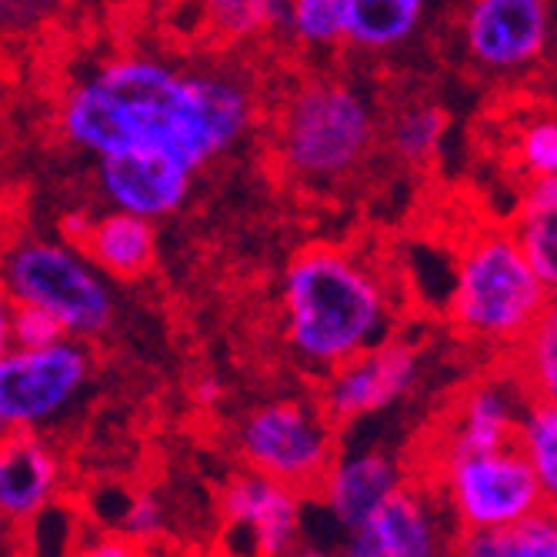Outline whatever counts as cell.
Instances as JSON below:
<instances>
[{
	"mask_svg": "<svg viewBox=\"0 0 557 557\" xmlns=\"http://www.w3.org/2000/svg\"><path fill=\"white\" fill-rule=\"evenodd\" d=\"M518 350V384L528 397H557V311H544L541 321L521 337Z\"/></svg>",
	"mask_w": 557,
	"mask_h": 557,
	"instance_id": "23",
	"label": "cell"
},
{
	"mask_svg": "<svg viewBox=\"0 0 557 557\" xmlns=\"http://www.w3.org/2000/svg\"><path fill=\"white\" fill-rule=\"evenodd\" d=\"M0 290L11 304L40 308L67 337L97 341L114 327L117 297L84 250L64 237L17 234L0 247Z\"/></svg>",
	"mask_w": 557,
	"mask_h": 557,
	"instance_id": "5",
	"label": "cell"
},
{
	"mask_svg": "<svg viewBox=\"0 0 557 557\" xmlns=\"http://www.w3.org/2000/svg\"><path fill=\"white\" fill-rule=\"evenodd\" d=\"M4 537H8V521L0 518V547H4Z\"/></svg>",
	"mask_w": 557,
	"mask_h": 557,
	"instance_id": "36",
	"label": "cell"
},
{
	"mask_svg": "<svg viewBox=\"0 0 557 557\" xmlns=\"http://www.w3.org/2000/svg\"><path fill=\"white\" fill-rule=\"evenodd\" d=\"M287 557H334V554H327V550L318 547V544H297Z\"/></svg>",
	"mask_w": 557,
	"mask_h": 557,
	"instance_id": "34",
	"label": "cell"
},
{
	"mask_svg": "<svg viewBox=\"0 0 557 557\" xmlns=\"http://www.w3.org/2000/svg\"><path fill=\"white\" fill-rule=\"evenodd\" d=\"M524 261L537 274V281L554 290L557 287V177L531 181L521 200L518 224L511 227Z\"/></svg>",
	"mask_w": 557,
	"mask_h": 557,
	"instance_id": "19",
	"label": "cell"
},
{
	"mask_svg": "<svg viewBox=\"0 0 557 557\" xmlns=\"http://www.w3.org/2000/svg\"><path fill=\"white\" fill-rule=\"evenodd\" d=\"M284 34L308 50L337 47L341 44V4L337 0H290Z\"/></svg>",
	"mask_w": 557,
	"mask_h": 557,
	"instance_id": "25",
	"label": "cell"
},
{
	"mask_svg": "<svg viewBox=\"0 0 557 557\" xmlns=\"http://www.w3.org/2000/svg\"><path fill=\"white\" fill-rule=\"evenodd\" d=\"M77 247L104 277L134 281L140 274H147L158 258V231H154V224L137 214L104 211V214L90 218Z\"/></svg>",
	"mask_w": 557,
	"mask_h": 557,
	"instance_id": "17",
	"label": "cell"
},
{
	"mask_svg": "<svg viewBox=\"0 0 557 557\" xmlns=\"http://www.w3.org/2000/svg\"><path fill=\"white\" fill-rule=\"evenodd\" d=\"M11 308L14 304L8 300L4 290H0V361H4L11 350Z\"/></svg>",
	"mask_w": 557,
	"mask_h": 557,
	"instance_id": "32",
	"label": "cell"
},
{
	"mask_svg": "<svg viewBox=\"0 0 557 557\" xmlns=\"http://www.w3.org/2000/svg\"><path fill=\"white\" fill-rule=\"evenodd\" d=\"M341 44L361 54H391L414 40L431 0H337Z\"/></svg>",
	"mask_w": 557,
	"mask_h": 557,
	"instance_id": "18",
	"label": "cell"
},
{
	"mask_svg": "<svg viewBox=\"0 0 557 557\" xmlns=\"http://www.w3.org/2000/svg\"><path fill=\"white\" fill-rule=\"evenodd\" d=\"M300 508L297 491L258 471L234 474L221 491V515L244 541V557H287L300 544Z\"/></svg>",
	"mask_w": 557,
	"mask_h": 557,
	"instance_id": "11",
	"label": "cell"
},
{
	"mask_svg": "<svg viewBox=\"0 0 557 557\" xmlns=\"http://www.w3.org/2000/svg\"><path fill=\"white\" fill-rule=\"evenodd\" d=\"M434 491L404 484L368 521L381 557H450L454 537Z\"/></svg>",
	"mask_w": 557,
	"mask_h": 557,
	"instance_id": "15",
	"label": "cell"
},
{
	"mask_svg": "<svg viewBox=\"0 0 557 557\" xmlns=\"http://www.w3.org/2000/svg\"><path fill=\"white\" fill-rule=\"evenodd\" d=\"M161 531H164V504L150 491L127 497L121 511V534L144 544V541H154Z\"/></svg>",
	"mask_w": 557,
	"mask_h": 557,
	"instance_id": "27",
	"label": "cell"
},
{
	"mask_svg": "<svg viewBox=\"0 0 557 557\" xmlns=\"http://www.w3.org/2000/svg\"><path fill=\"white\" fill-rule=\"evenodd\" d=\"M54 4L58 0H0V30L30 27L54 11Z\"/></svg>",
	"mask_w": 557,
	"mask_h": 557,
	"instance_id": "29",
	"label": "cell"
},
{
	"mask_svg": "<svg viewBox=\"0 0 557 557\" xmlns=\"http://www.w3.org/2000/svg\"><path fill=\"white\" fill-rule=\"evenodd\" d=\"M237 454L247 471H258L300 497L318 494L337 454V428L321 404L308 397H277L240 421Z\"/></svg>",
	"mask_w": 557,
	"mask_h": 557,
	"instance_id": "7",
	"label": "cell"
},
{
	"mask_svg": "<svg viewBox=\"0 0 557 557\" xmlns=\"http://www.w3.org/2000/svg\"><path fill=\"white\" fill-rule=\"evenodd\" d=\"M381 140V117L371 94L344 77L300 84L281 111V164L311 187L344 184L358 174Z\"/></svg>",
	"mask_w": 557,
	"mask_h": 557,
	"instance_id": "3",
	"label": "cell"
},
{
	"mask_svg": "<svg viewBox=\"0 0 557 557\" xmlns=\"http://www.w3.org/2000/svg\"><path fill=\"white\" fill-rule=\"evenodd\" d=\"M64 484L61 454L40 434H8L0 450V518L27 524L58 500Z\"/></svg>",
	"mask_w": 557,
	"mask_h": 557,
	"instance_id": "14",
	"label": "cell"
},
{
	"mask_svg": "<svg viewBox=\"0 0 557 557\" xmlns=\"http://www.w3.org/2000/svg\"><path fill=\"white\" fill-rule=\"evenodd\" d=\"M4 437H8V434H0V450H4Z\"/></svg>",
	"mask_w": 557,
	"mask_h": 557,
	"instance_id": "37",
	"label": "cell"
},
{
	"mask_svg": "<svg viewBox=\"0 0 557 557\" xmlns=\"http://www.w3.org/2000/svg\"><path fill=\"white\" fill-rule=\"evenodd\" d=\"M334 557H381V547L371 534V528H354V531H344V544Z\"/></svg>",
	"mask_w": 557,
	"mask_h": 557,
	"instance_id": "31",
	"label": "cell"
},
{
	"mask_svg": "<svg viewBox=\"0 0 557 557\" xmlns=\"http://www.w3.org/2000/svg\"><path fill=\"white\" fill-rule=\"evenodd\" d=\"M447 308L454 327L471 341L518 347L541 314L554 308V290L537 281L511 231L484 227L461 247Z\"/></svg>",
	"mask_w": 557,
	"mask_h": 557,
	"instance_id": "4",
	"label": "cell"
},
{
	"mask_svg": "<svg viewBox=\"0 0 557 557\" xmlns=\"http://www.w3.org/2000/svg\"><path fill=\"white\" fill-rule=\"evenodd\" d=\"M511 444L521 450V458L541 481L544 494L554 500L557 494V400L528 397L518 414Z\"/></svg>",
	"mask_w": 557,
	"mask_h": 557,
	"instance_id": "21",
	"label": "cell"
},
{
	"mask_svg": "<svg viewBox=\"0 0 557 557\" xmlns=\"http://www.w3.org/2000/svg\"><path fill=\"white\" fill-rule=\"evenodd\" d=\"M524 408L521 384L515 381H481L461 400L437 434L431 454L491 450L515 441L518 414Z\"/></svg>",
	"mask_w": 557,
	"mask_h": 557,
	"instance_id": "16",
	"label": "cell"
},
{
	"mask_svg": "<svg viewBox=\"0 0 557 557\" xmlns=\"http://www.w3.org/2000/svg\"><path fill=\"white\" fill-rule=\"evenodd\" d=\"M258 121L250 81L221 64L117 54L61 97V137L81 154H161L194 174L240 147Z\"/></svg>",
	"mask_w": 557,
	"mask_h": 557,
	"instance_id": "1",
	"label": "cell"
},
{
	"mask_svg": "<svg viewBox=\"0 0 557 557\" xmlns=\"http://www.w3.org/2000/svg\"><path fill=\"white\" fill-rule=\"evenodd\" d=\"M67 337L61 324L40 308H27V304H14L11 308V347H47Z\"/></svg>",
	"mask_w": 557,
	"mask_h": 557,
	"instance_id": "28",
	"label": "cell"
},
{
	"mask_svg": "<svg viewBox=\"0 0 557 557\" xmlns=\"http://www.w3.org/2000/svg\"><path fill=\"white\" fill-rule=\"evenodd\" d=\"M77 557H144L140 544L124 534H100L87 547H81Z\"/></svg>",
	"mask_w": 557,
	"mask_h": 557,
	"instance_id": "30",
	"label": "cell"
},
{
	"mask_svg": "<svg viewBox=\"0 0 557 557\" xmlns=\"http://www.w3.org/2000/svg\"><path fill=\"white\" fill-rule=\"evenodd\" d=\"M511 161L528 181L557 177V121L550 111H534L518 121L511 134Z\"/></svg>",
	"mask_w": 557,
	"mask_h": 557,
	"instance_id": "24",
	"label": "cell"
},
{
	"mask_svg": "<svg viewBox=\"0 0 557 557\" xmlns=\"http://www.w3.org/2000/svg\"><path fill=\"white\" fill-rule=\"evenodd\" d=\"M94 381L87 341L61 337L47 347H11L0 361V434H40L64 418Z\"/></svg>",
	"mask_w": 557,
	"mask_h": 557,
	"instance_id": "8",
	"label": "cell"
},
{
	"mask_svg": "<svg viewBox=\"0 0 557 557\" xmlns=\"http://www.w3.org/2000/svg\"><path fill=\"white\" fill-rule=\"evenodd\" d=\"M447 134V114L434 100H411L391 114L387 121V144L391 150L408 164H428Z\"/></svg>",
	"mask_w": 557,
	"mask_h": 557,
	"instance_id": "22",
	"label": "cell"
},
{
	"mask_svg": "<svg viewBox=\"0 0 557 557\" xmlns=\"http://www.w3.org/2000/svg\"><path fill=\"white\" fill-rule=\"evenodd\" d=\"M434 497L461 534L504 531L547 508L554 500L521 458L515 444L491 450L431 454Z\"/></svg>",
	"mask_w": 557,
	"mask_h": 557,
	"instance_id": "6",
	"label": "cell"
},
{
	"mask_svg": "<svg viewBox=\"0 0 557 557\" xmlns=\"http://www.w3.org/2000/svg\"><path fill=\"white\" fill-rule=\"evenodd\" d=\"M194 394H197V400H200V404H218V397L224 394V387H221L218 381H211V377H208V381H200V384H197V391H194Z\"/></svg>",
	"mask_w": 557,
	"mask_h": 557,
	"instance_id": "33",
	"label": "cell"
},
{
	"mask_svg": "<svg viewBox=\"0 0 557 557\" xmlns=\"http://www.w3.org/2000/svg\"><path fill=\"white\" fill-rule=\"evenodd\" d=\"M450 557H557L554 511H541L504 531H468L454 537Z\"/></svg>",
	"mask_w": 557,
	"mask_h": 557,
	"instance_id": "20",
	"label": "cell"
},
{
	"mask_svg": "<svg viewBox=\"0 0 557 557\" xmlns=\"http://www.w3.org/2000/svg\"><path fill=\"white\" fill-rule=\"evenodd\" d=\"M4 197H8V174L0 171V200H4Z\"/></svg>",
	"mask_w": 557,
	"mask_h": 557,
	"instance_id": "35",
	"label": "cell"
},
{
	"mask_svg": "<svg viewBox=\"0 0 557 557\" xmlns=\"http://www.w3.org/2000/svg\"><path fill=\"white\" fill-rule=\"evenodd\" d=\"M461 37L468 58L484 74H528L550 54L554 4L550 0H468Z\"/></svg>",
	"mask_w": 557,
	"mask_h": 557,
	"instance_id": "10",
	"label": "cell"
},
{
	"mask_svg": "<svg viewBox=\"0 0 557 557\" xmlns=\"http://www.w3.org/2000/svg\"><path fill=\"white\" fill-rule=\"evenodd\" d=\"M397 487H404L400 461L381 447H364L334 454L318 494L337 528L354 531L364 528Z\"/></svg>",
	"mask_w": 557,
	"mask_h": 557,
	"instance_id": "13",
	"label": "cell"
},
{
	"mask_svg": "<svg viewBox=\"0 0 557 557\" xmlns=\"http://www.w3.org/2000/svg\"><path fill=\"white\" fill-rule=\"evenodd\" d=\"M197 174L161 154H108L94 161V187L108 211L164 221L177 214L194 190Z\"/></svg>",
	"mask_w": 557,
	"mask_h": 557,
	"instance_id": "12",
	"label": "cell"
},
{
	"mask_svg": "<svg viewBox=\"0 0 557 557\" xmlns=\"http://www.w3.org/2000/svg\"><path fill=\"white\" fill-rule=\"evenodd\" d=\"M284 337L294 358L327 374L394 334L397 304L387 277L347 247H304L281 284Z\"/></svg>",
	"mask_w": 557,
	"mask_h": 557,
	"instance_id": "2",
	"label": "cell"
},
{
	"mask_svg": "<svg viewBox=\"0 0 557 557\" xmlns=\"http://www.w3.org/2000/svg\"><path fill=\"white\" fill-rule=\"evenodd\" d=\"M421 350L408 337H384L331 368L321 384V411L334 428L374 418L408 397L421 381Z\"/></svg>",
	"mask_w": 557,
	"mask_h": 557,
	"instance_id": "9",
	"label": "cell"
},
{
	"mask_svg": "<svg viewBox=\"0 0 557 557\" xmlns=\"http://www.w3.org/2000/svg\"><path fill=\"white\" fill-rule=\"evenodd\" d=\"M205 14L224 37H250L264 30L261 0H205Z\"/></svg>",
	"mask_w": 557,
	"mask_h": 557,
	"instance_id": "26",
	"label": "cell"
}]
</instances>
